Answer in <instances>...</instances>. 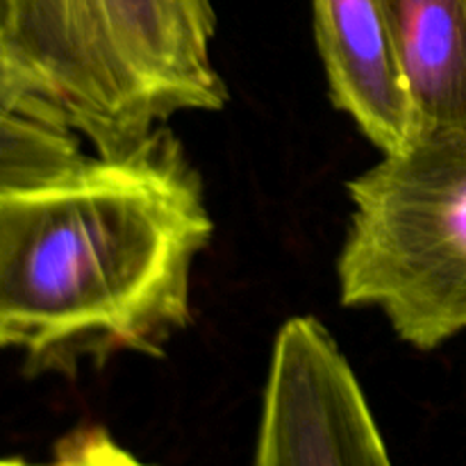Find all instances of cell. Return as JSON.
Returning a JSON list of instances; mask_svg holds the SVG:
<instances>
[{"instance_id":"6da1fadb","label":"cell","mask_w":466,"mask_h":466,"mask_svg":"<svg viewBox=\"0 0 466 466\" xmlns=\"http://www.w3.org/2000/svg\"><path fill=\"white\" fill-rule=\"evenodd\" d=\"M214 235L198 173L167 127L123 155L0 189V350L36 367L162 355L191 319Z\"/></svg>"},{"instance_id":"7a4b0ae2","label":"cell","mask_w":466,"mask_h":466,"mask_svg":"<svg viewBox=\"0 0 466 466\" xmlns=\"http://www.w3.org/2000/svg\"><path fill=\"white\" fill-rule=\"evenodd\" d=\"M209 0H0V46L35 98L96 155L139 148L177 114L218 112Z\"/></svg>"},{"instance_id":"3957f363","label":"cell","mask_w":466,"mask_h":466,"mask_svg":"<svg viewBox=\"0 0 466 466\" xmlns=\"http://www.w3.org/2000/svg\"><path fill=\"white\" fill-rule=\"evenodd\" d=\"M346 189L341 303L382 312L419 350L466 332V130L417 132Z\"/></svg>"},{"instance_id":"277c9868","label":"cell","mask_w":466,"mask_h":466,"mask_svg":"<svg viewBox=\"0 0 466 466\" xmlns=\"http://www.w3.org/2000/svg\"><path fill=\"white\" fill-rule=\"evenodd\" d=\"M255 466H391L362 385L319 319L278 330Z\"/></svg>"},{"instance_id":"5b68a950","label":"cell","mask_w":466,"mask_h":466,"mask_svg":"<svg viewBox=\"0 0 466 466\" xmlns=\"http://www.w3.org/2000/svg\"><path fill=\"white\" fill-rule=\"evenodd\" d=\"M314 32L332 103L382 155L417 132L412 96L378 0H312Z\"/></svg>"},{"instance_id":"8992f818","label":"cell","mask_w":466,"mask_h":466,"mask_svg":"<svg viewBox=\"0 0 466 466\" xmlns=\"http://www.w3.org/2000/svg\"><path fill=\"white\" fill-rule=\"evenodd\" d=\"M378 3L408 80L417 132L466 130V0Z\"/></svg>"},{"instance_id":"52a82bcc","label":"cell","mask_w":466,"mask_h":466,"mask_svg":"<svg viewBox=\"0 0 466 466\" xmlns=\"http://www.w3.org/2000/svg\"><path fill=\"white\" fill-rule=\"evenodd\" d=\"M80 137L0 100V189L57 176L85 157Z\"/></svg>"},{"instance_id":"ba28073f","label":"cell","mask_w":466,"mask_h":466,"mask_svg":"<svg viewBox=\"0 0 466 466\" xmlns=\"http://www.w3.org/2000/svg\"><path fill=\"white\" fill-rule=\"evenodd\" d=\"M48 466H155L137 458L103 428H82L59 441Z\"/></svg>"},{"instance_id":"9c48e42d","label":"cell","mask_w":466,"mask_h":466,"mask_svg":"<svg viewBox=\"0 0 466 466\" xmlns=\"http://www.w3.org/2000/svg\"><path fill=\"white\" fill-rule=\"evenodd\" d=\"M0 100L9 107L18 109V112L27 114L32 118H39V121L53 123V126L64 127L39 100L35 98V94L30 91V86L25 85V80L21 77V73L16 71V66L12 64V59L7 57V53L0 46ZM68 130V127H66ZM76 135V132H73Z\"/></svg>"},{"instance_id":"30bf717a","label":"cell","mask_w":466,"mask_h":466,"mask_svg":"<svg viewBox=\"0 0 466 466\" xmlns=\"http://www.w3.org/2000/svg\"><path fill=\"white\" fill-rule=\"evenodd\" d=\"M0 466H35V464H27V462H23V460H16V458H0Z\"/></svg>"}]
</instances>
